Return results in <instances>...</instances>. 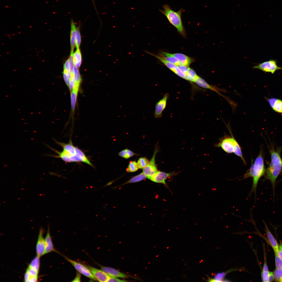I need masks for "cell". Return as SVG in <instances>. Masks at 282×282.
<instances>
[{
    "label": "cell",
    "instance_id": "484cf974",
    "mask_svg": "<svg viewBox=\"0 0 282 282\" xmlns=\"http://www.w3.org/2000/svg\"><path fill=\"white\" fill-rule=\"evenodd\" d=\"M136 155V154L132 151L126 149L120 152L118 155L126 159L129 158L131 157Z\"/></svg>",
    "mask_w": 282,
    "mask_h": 282
},
{
    "label": "cell",
    "instance_id": "d590c367",
    "mask_svg": "<svg viewBox=\"0 0 282 282\" xmlns=\"http://www.w3.org/2000/svg\"><path fill=\"white\" fill-rule=\"evenodd\" d=\"M178 66L180 70L185 74L186 80V77L188 74L189 67L183 65H180Z\"/></svg>",
    "mask_w": 282,
    "mask_h": 282
},
{
    "label": "cell",
    "instance_id": "30bf717a",
    "mask_svg": "<svg viewBox=\"0 0 282 282\" xmlns=\"http://www.w3.org/2000/svg\"><path fill=\"white\" fill-rule=\"evenodd\" d=\"M178 173V172H175L174 171L167 173L158 171L154 174L148 178L154 182L161 183L165 185L166 184V180L168 178L175 175Z\"/></svg>",
    "mask_w": 282,
    "mask_h": 282
},
{
    "label": "cell",
    "instance_id": "d6a6232c",
    "mask_svg": "<svg viewBox=\"0 0 282 282\" xmlns=\"http://www.w3.org/2000/svg\"><path fill=\"white\" fill-rule=\"evenodd\" d=\"M79 29L80 26H78L77 27L75 39V46L77 49L79 48L81 43V36Z\"/></svg>",
    "mask_w": 282,
    "mask_h": 282
},
{
    "label": "cell",
    "instance_id": "3957f363",
    "mask_svg": "<svg viewBox=\"0 0 282 282\" xmlns=\"http://www.w3.org/2000/svg\"><path fill=\"white\" fill-rule=\"evenodd\" d=\"M225 124L231 136L225 135L221 138L219 142L215 144V146L221 148L227 153H234L241 158L244 164L246 165V163L243 155L241 148L233 136L229 124Z\"/></svg>",
    "mask_w": 282,
    "mask_h": 282
},
{
    "label": "cell",
    "instance_id": "83f0119b",
    "mask_svg": "<svg viewBox=\"0 0 282 282\" xmlns=\"http://www.w3.org/2000/svg\"><path fill=\"white\" fill-rule=\"evenodd\" d=\"M198 77L193 69L189 67L188 74L186 77V80L190 82H195Z\"/></svg>",
    "mask_w": 282,
    "mask_h": 282
},
{
    "label": "cell",
    "instance_id": "1f68e13d",
    "mask_svg": "<svg viewBox=\"0 0 282 282\" xmlns=\"http://www.w3.org/2000/svg\"><path fill=\"white\" fill-rule=\"evenodd\" d=\"M274 279L275 281L282 282V269L276 268L274 272Z\"/></svg>",
    "mask_w": 282,
    "mask_h": 282
},
{
    "label": "cell",
    "instance_id": "ab89813d",
    "mask_svg": "<svg viewBox=\"0 0 282 282\" xmlns=\"http://www.w3.org/2000/svg\"><path fill=\"white\" fill-rule=\"evenodd\" d=\"M274 279V273L271 272H269L268 282L273 281Z\"/></svg>",
    "mask_w": 282,
    "mask_h": 282
},
{
    "label": "cell",
    "instance_id": "b9f144b4",
    "mask_svg": "<svg viewBox=\"0 0 282 282\" xmlns=\"http://www.w3.org/2000/svg\"><path fill=\"white\" fill-rule=\"evenodd\" d=\"M263 271L268 272V268L266 261H265L264 264Z\"/></svg>",
    "mask_w": 282,
    "mask_h": 282
},
{
    "label": "cell",
    "instance_id": "44dd1931",
    "mask_svg": "<svg viewBox=\"0 0 282 282\" xmlns=\"http://www.w3.org/2000/svg\"><path fill=\"white\" fill-rule=\"evenodd\" d=\"M166 61L178 66L182 65L181 62L177 58L169 55V53L162 52L160 56Z\"/></svg>",
    "mask_w": 282,
    "mask_h": 282
},
{
    "label": "cell",
    "instance_id": "603a6c76",
    "mask_svg": "<svg viewBox=\"0 0 282 282\" xmlns=\"http://www.w3.org/2000/svg\"><path fill=\"white\" fill-rule=\"evenodd\" d=\"M227 272H222L217 274L213 278H208L207 280L210 282L229 281L224 279Z\"/></svg>",
    "mask_w": 282,
    "mask_h": 282
},
{
    "label": "cell",
    "instance_id": "7a4b0ae2",
    "mask_svg": "<svg viewBox=\"0 0 282 282\" xmlns=\"http://www.w3.org/2000/svg\"><path fill=\"white\" fill-rule=\"evenodd\" d=\"M251 161L250 168L243 175L242 179H243L250 177L252 178V187L249 194L250 195L252 192L254 193L256 195L259 180L264 175L266 172L261 150H260L254 163H253V161Z\"/></svg>",
    "mask_w": 282,
    "mask_h": 282
},
{
    "label": "cell",
    "instance_id": "74e56055",
    "mask_svg": "<svg viewBox=\"0 0 282 282\" xmlns=\"http://www.w3.org/2000/svg\"><path fill=\"white\" fill-rule=\"evenodd\" d=\"M127 281L122 280L116 277L110 276L108 282H127Z\"/></svg>",
    "mask_w": 282,
    "mask_h": 282
},
{
    "label": "cell",
    "instance_id": "9c48e42d",
    "mask_svg": "<svg viewBox=\"0 0 282 282\" xmlns=\"http://www.w3.org/2000/svg\"><path fill=\"white\" fill-rule=\"evenodd\" d=\"M159 150L157 146H155L153 156L148 164L143 169V173L148 178L152 176L157 171L155 162L156 155Z\"/></svg>",
    "mask_w": 282,
    "mask_h": 282
},
{
    "label": "cell",
    "instance_id": "ee69618b",
    "mask_svg": "<svg viewBox=\"0 0 282 282\" xmlns=\"http://www.w3.org/2000/svg\"><path fill=\"white\" fill-rule=\"evenodd\" d=\"M92 0V3H93V6H94L95 9V10L97 15H98V11H97V9H96V5H95V1H94V0Z\"/></svg>",
    "mask_w": 282,
    "mask_h": 282
},
{
    "label": "cell",
    "instance_id": "ba28073f",
    "mask_svg": "<svg viewBox=\"0 0 282 282\" xmlns=\"http://www.w3.org/2000/svg\"><path fill=\"white\" fill-rule=\"evenodd\" d=\"M65 259L70 263L79 273L85 277L95 281L97 280L91 272L87 266L72 260L64 256Z\"/></svg>",
    "mask_w": 282,
    "mask_h": 282
},
{
    "label": "cell",
    "instance_id": "8fae6325",
    "mask_svg": "<svg viewBox=\"0 0 282 282\" xmlns=\"http://www.w3.org/2000/svg\"><path fill=\"white\" fill-rule=\"evenodd\" d=\"M169 95L168 93H166L163 97L156 103L154 114L155 118H158L162 117L163 111L166 107Z\"/></svg>",
    "mask_w": 282,
    "mask_h": 282
},
{
    "label": "cell",
    "instance_id": "836d02e7",
    "mask_svg": "<svg viewBox=\"0 0 282 282\" xmlns=\"http://www.w3.org/2000/svg\"><path fill=\"white\" fill-rule=\"evenodd\" d=\"M63 71L66 73L68 78L70 79V67L69 58L66 60L64 64Z\"/></svg>",
    "mask_w": 282,
    "mask_h": 282
},
{
    "label": "cell",
    "instance_id": "d6986e66",
    "mask_svg": "<svg viewBox=\"0 0 282 282\" xmlns=\"http://www.w3.org/2000/svg\"><path fill=\"white\" fill-rule=\"evenodd\" d=\"M145 52L146 53L150 54L157 58L172 71L175 74L176 73L177 70L178 69V66L177 65L166 61L160 56L155 55L147 51H146Z\"/></svg>",
    "mask_w": 282,
    "mask_h": 282
},
{
    "label": "cell",
    "instance_id": "277c9868",
    "mask_svg": "<svg viewBox=\"0 0 282 282\" xmlns=\"http://www.w3.org/2000/svg\"><path fill=\"white\" fill-rule=\"evenodd\" d=\"M270 153L271 162L265 172L266 178L271 181L274 190L276 179L281 170L282 161L278 151L273 149L270 150Z\"/></svg>",
    "mask_w": 282,
    "mask_h": 282
},
{
    "label": "cell",
    "instance_id": "9a60e30c",
    "mask_svg": "<svg viewBox=\"0 0 282 282\" xmlns=\"http://www.w3.org/2000/svg\"><path fill=\"white\" fill-rule=\"evenodd\" d=\"M265 99L269 103L272 109L275 112L282 114V100L274 98H268Z\"/></svg>",
    "mask_w": 282,
    "mask_h": 282
},
{
    "label": "cell",
    "instance_id": "2e32d148",
    "mask_svg": "<svg viewBox=\"0 0 282 282\" xmlns=\"http://www.w3.org/2000/svg\"><path fill=\"white\" fill-rule=\"evenodd\" d=\"M45 254L54 251L59 254L55 249L52 242L49 225L46 235L45 238Z\"/></svg>",
    "mask_w": 282,
    "mask_h": 282
},
{
    "label": "cell",
    "instance_id": "e0dca14e",
    "mask_svg": "<svg viewBox=\"0 0 282 282\" xmlns=\"http://www.w3.org/2000/svg\"><path fill=\"white\" fill-rule=\"evenodd\" d=\"M77 27L73 19H71L70 21V35L71 53H73L75 45Z\"/></svg>",
    "mask_w": 282,
    "mask_h": 282
},
{
    "label": "cell",
    "instance_id": "7bdbcfd3",
    "mask_svg": "<svg viewBox=\"0 0 282 282\" xmlns=\"http://www.w3.org/2000/svg\"><path fill=\"white\" fill-rule=\"evenodd\" d=\"M275 253L282 260V253L279 250V249Z\"/></svg>",
    "mask_w": 282,
    "mask_h": 282
},
{
    "label": "cell",
    "instance_id": "7c38bea8",
    "mask_svg": "<svg viewBox=\"0 0 282 282\" xmlns=\"http://www.w3.org/2000/svg\"><path fill=\"white\" fill-rule=\"evenodd\" d=\"M44 231V228H40L36 245L37 255L40 257L45 254V239L43 236Z\"/></svg>",
    "mask_w": 282,
    "mask_h": 282
},
{
    "label": "cell",
    "instance_id": "4dcf8cb0",
    "mask_svg": "<svg viewBox=\"0 0 282 282\" xmlns=\"http://www.w3.org/2000/svg\"><path fill=\"white\" fill-rule=\"evenodd\" d=\"M149 162L148 160L145 157L139 158L137 162L139 168L143 169L148 164Z\"/></svg>",
    "mask_w": 282,
    "mask_h": 282
},
{
    "label": "cell",
    "instance_id": "4316f807",
    "mask_svg": "<svg viewBox=\"0 0 282 282\" xmlns=\"http://www.w3.org/2000/svg\"><path fill=\"white\" fill-rule=\"evenodd\" d=\"M82 80L81 76L78 68L74 66V86L79 87Z\"/></svg>",
    "mask_w": 282,
    "mask_h": 282
},
{
    "label": "cell",
    "instance_id": "5bb4252c",
    "mask_svg": "<svg viewBox=\"0 0 282 282\" xmlns=\"http://www.w3.org/2000/svg\"><path fill=\"white\" fill-rule=\"evenodd\" d=\"M101 269L110 277L125 278L130 276L111 267L100 266Z\"/></svg>",
    "mask_w": 282,
    "mask_h": 282
},
{
    "label": "cell",
    "instance_id": "52a82bcc",
    "mask_svg": "<svg viewBox=\"0 0 282 282\" xmlns=\"http://www.w3.org/2000/svg\"><path fill=\"white\" fill-rule=\"evenodd\" d=\"M277 61L271 59L259 63L254 66L252 68L260 69L265 73H271L274 74L277 70L282 69V67L278 66Z\"/></svg>",
    "mask_w": 282,
    "mask_h": 282
},
{
    "label": "cell",
    "instance_id": "cb8c5ba5",
    "mask_svg": "<svg viewBox=\"0 0 282 282\" xmlns=\"http://www.w3.org/2000/svg\"><path fill=\"white\" fill-rule=\"evenodd\" d=\"M79 89L73 88L71 92L70 99L71 109L73 112L75 109Z\"/></svg>",
    "mask_w": 282,
    "mask_h": 282
},
{
    "label": "cell",
    "instance_id": "4fadbf2b",
    "mask_svg": "<svg viewBox=\"0 0 282 282\" xmlns=\"http://www.w3.org/2000/svg\"><path fill=\"white\" fill-rule=\"evenodd\" d=\"M97 280L99 282H108L110 276L102 269L100 270L90 266H87Z\"/></svg>",
    "mask_w": 282,
    "mask_h": 282
},
{
    "label": "cell",
    "instance_id": "5b68a950",
    "mask_svg": "<svg viewBox=\"0 0 282 282\" xmlns=\"http://www.w3.org/2000/svg\"><path fill=\"white\" fill-rule=\"evenodd\" d=\"M162 7L163 9H159L160 12L165 16L169 22L176 28L178 32L182 34L184 33V29L181 19L183 9H180L178 11H175L167 4L163 5Z\"/></svg>",
    "mask_w": 282,
    "mask_h": 282
},
{
    "label": "cell",
    "instance_id": "6da1fadb",
    "mask_svg": "<svg viewBox=\"0 0 282 282\" xmlns=\"http://www.w3.org/2000/svg\"><path fill=\"white\" fill-rule=\"evenodd\" d=\"M54 139L57 144L62 147L63 150L61 152L58 151L46 144L48 148L58 155L57 156L47 155L48 156L60 158L64 161L67 162H83L94 167L84 152L78 147L74 146L71 140H70L68 143L66 144Z\"/></svg>",
    "mask_w": 282,
    "mask_h": 282
},
{
    "label": "cell",
    "instance_id": "f546056e",
    "mask_svg": "<svg viewBox=\"0 0 282 282\" xmlns=\"http://www.w3.org/2000/svg\"><path fill=\"white\" fill-rule=\"evenodd\" d=\"M139 168L137 163L135 161H131L129 162L126 171L128 172H134Z\"/></svg>",
    "mask_w": 282,
    "mask_h": 282
},
{
    "label": "cell",
    "instance_id": "ac0fdd59",
    "mask_svg": "<svg viewBox=\"0 0 282 282\" xmlns=\"http://www.w3.org/2000/svg\"><path fill=\"white\" fill-rule=\"evenodd\" d=\"M169 55L173 56L178 59L182 65L188 67L191 63L192 60L190 57L186 55L180 53L170 54Z\"/></svg>",
    "mask_w": 282,
    "mask_h": 282
},
{
    "label": "cell",
    "instance_id": "ffe728a7",
    "mask_svg": "<svg viewBox=\"0 0 282 282\" xmlns=\"http://www.w3.org/2000/svg\"><path fill=\"white\" fill-rule=\"evenodd\" d=\"M265 225L267 235L270 244L273 248L275 252H276L279 249V246L276 239L269 230L266 224Z\"/></svg>",
    "mask_w": 282,
    "mask_h": 282
},
{
    "label": "cell",
    "instance_id": "f35d334b",
    "mask_svg": "<svg viewBox=\"0 0 282 282\" xmlns=\"http://www.w3.org/2000/svg\"><path fill=\"white\" fill-rule=\"evenodd\" d=\"M63 78L64 81L67 86L69 87L70 79L68 78L66 73L64 71H63Z\"/></svg>",
    "mask_w": 282,
    "mask_h": 282
},
{
    "label": "cell",
    "instance_id": "7402d4cb",
    "mask_svg": "<svg viewBox=\"0 0 282 282\" xmlns=\"http://www.w3.org/2000/svg\"><path fill=\"white\" fill-rule=\"evenodd\" d=\"M73 60L74 66L79 68L82 62L81 54L79 48L77 49L75 52L73 53Z\"/></svg>",
    "mask_w": 282,
    "mask_h": 282
},
{
    "label": "cell",
    "instance_id": "f1b7e54d",
    "mask_svg": "<svg viewBox=\"0 0 282 282\" xmlns=\"http://www.w3.org/2000/svg\"><path fill=\"white\" fill-rule=\"evenodd\" d=\"M146 178H147V176L143 172L131 178L126 183H133L138 182L145 179Z\"/></svg>",
    "mask_w": 282,
    "mask_h": 282
},
{
    "label": "cell",
    "instance_id": "e575fe53",
    "mask_svg": "<svg viewBox=\"0 0 282 282\" xmlns=\"http://www.w3.org/2000/svg\"><path fill=\"white\" fill-rule=\"evenodd\" d=\"M275 254L276 268L282 269V260L275 253Z\"/></svg>",
    "mask_w": 282,
    "mask_h": 282
},
{
    "label": "cell",
    "instance_id": "8d00e7d4",
    "mask_svg": "<svg viewBox=\"0 0 282 282\" xmlns=\"http://www.w3.org/2000/svg\"><path fill=\"white\" fill-rule=\"evenodd\" d=\"M268 274L269 271H262L261 273V278L262 281L268 282Z\"/></svg>",
    "mask_w": 282,
    "mask_h": 282
},
{
    "label": "cell",
    "instance_id": "d4e9b609",
    "mask_svg": "<svg viewBox=\"0 0 282 282\" xmlns=\"http://www.w3.org/2000/svg\"><path fill=\"white\" fill-rule=\"evenodd\" d=\"M40 257L37 255L36 257L31 261L28 266L39 272L40 265Z\"/></svg>",
    "mask_w": 282,
    "mask_h": 282
},
{
    "label": "cell",
    "instance_id": "f6af8a7d",
    "mask_svg": "<svg viewBox=\"0 0 282 282\" xmlns=\"http://www.w3.org/2000/svg\"><path fill=\"white\" fill-rule=\"evenodd\" d=\"M279 249L282 253V244L281 243L279 246Z\"/></svg>",
    "mask_w": 282,
    "mask_h": 282
},
{
    "label": "cell",
    "instance_id": "60d3db41",
    "mask_svg": "<svg viewBox=\"0 0 282 282\" xmlns=\"http://www.w3.org/2000/svg\"><path fill=\"white\" fill-rule=\"evenodd\" d=\"M81 275L80 273L77 272V275L75 278L72 281L73 282H79L80 281Z\"/></svg>",
    "mask_w": 282,
    "mask_h": 282
},
{
    "label": "cell",
    "instance_id": "8992f818",
    "mask_svg": "<svg viewBox=\"0 0 282 282\" xmlns=\"http://www.w3.org/2000/svg\"><path fill=\"white\" fill-rule=\"evenodd\" d=\"M199 86L205 89H209L217 93L219 95L224 98L229 103L230 105L232 104L233 102L229 98L223 95L220 92L226 93L227 91L225 90L220 88L216 86L213 85L208 83L203 79L199 76L197 78L195 82Z\"/></svg>",
    "mask_w": 282,
    "mask_h": 282
}]
</instances>
